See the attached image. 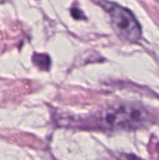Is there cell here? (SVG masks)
I'll use <instances>...</instances> for the list:
<instances>
[{
	"label": "cell",
	"instance_id": "cell-3",
	"mask_svg": "<svg viewBox=\"0 0 159 160\" xmlns=\"http://www.w3.org/2000/svg\"><path fill=\"white\" fill-rule=\"evenodd\" d=\"M33 63L40 69L47 70L51 67V58L45 53H34L32 57Z\"/></svg>",
	"mask_w": 159,
	"mask_h": 160
},
{
	"label": "cell",
	"instance_id": "cell-1",
	"mask_svg": "<svg viewBox=\"0 0 159 160\" xmlns=\"http://www.w3.org/2000/svg\"><path fill=\"white\" fill-rule=\"evenodd\" d=\"M150 114L141 105L122 103L99 112L94 117V124L101 129L131 130L144 127Z\"/></svg>",
	"mask_w": 159,
	"mask_h": 160
},
{
	"label": "cell",
	"instance_id": "cell-4",
	"mask_svg": "<svg viewBox=\"0 0 159 160\" xmlns=\"http://www.w3.org/2000/svg\"><path fill=\"white\" fill-rule=\"evenodd\" d=\"M116 160H141L134 155L131 154H121Z\"/></svg>",
	"mask_w": 159,
	"mask_h": 160
},
{
	"label": "cell",
	"instance_id": "cell-2",
	"mask_svg": "<svg viewBox=\"0 0 159 160\" xmlns=\"http://www.w3.org/2000/svg\"><path fill=\"white\" fill-rule=\"evenodd\" d=\"M97 3L107 11L113 30L121 39L129 43H136L142 38V27L128 8L107 0H97Z\"/></svg>",
	"mask_w": 159,
	"mask_h": 160
}]
</instances>
